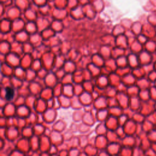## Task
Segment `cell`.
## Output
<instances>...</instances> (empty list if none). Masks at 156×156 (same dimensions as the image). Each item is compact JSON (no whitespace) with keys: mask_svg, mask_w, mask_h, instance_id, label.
<instances>
[{"mask_svg":"<svg viewBox=\"0 0 156 156\" xmlns=\"http://www.w3.org/2000/svg\"><path fill=\"white\" fill-rule=\"evenodd\" d=\"M5 100L8 101L12 100L14 98V96L15 95L14 90L12 88L7 87L5 89Z\"/></svg>","mask_w":156,"mask_h":156,"instance_id":"1","label":"cell"}]
</instances>
